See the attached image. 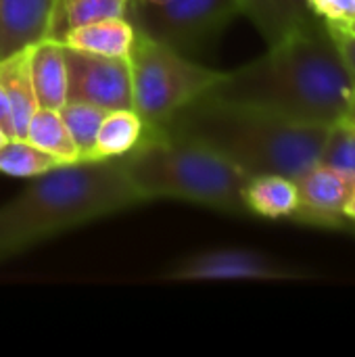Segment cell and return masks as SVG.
Instances as JSON below:
<instances>
[{
    "mask_svg": "<svg viewBox=\"0 0 355 357\" xmlns=\"http://www.w3.org/2000/svg\"><path fill=\"white\" fill-rule=\"evenodd\" d=\"M205 94L310 126H333L355 115L349 75L320 17L268 46L255 61L224 71Z\"/></svg>",
    "mask_w": 355,
    "mask_h": 357,
    "instance_id": "obj_1",
    "label": "cell"
},
{
    "mask_svg": "<svg viewBox=\"0 0 355 357\" xmlns=\"http://www.w3.org/2000/svg\"><path fill=\"white\" fill-rule=\"evenodd\" d=\"M331 126L299 123L264 109L203 94L155 130L205 144L249 178L278 174L299 180L318 163Z\"/></svg>",
    "mask_w": 355,
    "mask_h": 357,
    "instance_id": "obj_2",
    "label": "cell"
},
{
    "mask_svg": "<svg viewBox=\"0 0 355 357\" xmlns=\"http://www.w3.org/2000/svg\"><path fill=\"white\" fill-rule=\"evenodd\" d=\"M140 205L119 157L54 167L0 205V261Z\"/></svg>",
    "mask_w": 355,
    "mask_h": 357,
    "instance_id": "obj_3",
    "label": "cell"
},
{
    "mask_svg": "<svg viewBox=\"0 0 355 357\" xmlns=\"http://www.w3.org/2000/svg\"><path fill=\"white\" fill-rule=\"evenodd\" d=\"M119 161L130 186L144 203L172 199L230 215L249 213L245 205L249 176L205 144L144 132Z\"/></svg>",
    "mask_w": 355,
    "mask_h": 357,
    "instance_id": "obj_4",
    "label": "cell"
},
{
    "mask_svg": "<svg viewBox=\"0 0 355 357\" xmlns=\"http://www.w3.org/2000/svg\"><path fill=\"white\" fill-rule=\"evenodd\" d=\"M128 61L134 111L142 119L144 130H155L176 111L201 98L224 73L138 31L134 33Z\"/></svg>",
    "mask_w": 355,
    "mask_h": 357,
    "instance_id": "obj_5",
    "label": "cell"
},
{
    "mask_svg": "<svg viewBox=\"0 0 355 357\" xmlns=\"http://www.w3.org/2000/svg\"><path fill=\"white\" fill-rule=\"evenodd\" d=\"M239 15L236 0H130L126 19L138 33L195 59L216 44Z\"/></svg>",
    "mask_w": 355,
    "mask_h": 357,
    "instance_id": "obj_6",
    "label": "cell"
},
{
    "mask_svg": "<svg viewBox=\"0 0 355 357\" xmlns=\"http://www.w3.org/2000/svg\"><path fill=\"white\" fill-rule=\"evenodd\" d=\"M65 63L67 102H86L103 111L134 109L128 59L103 56L65 46Z\"/></svg>",
    "mask_w": 355,
    "mask_h": 357,
    "instance_id": "obj_7",
    "label": "cell"
},
{
    "mask_svg": "<svg viewBox=\"0 0 355 357\" xmlns=\"http://www.w3.org/2000/svg\"><path fill=\"white\" fill-rule=\"evenodd\" d=\"M301 274L251 249H213L180 261L167 278L172 280H285Z\"/></svg>",
    "mask_w": 355,
    "mask_h": 357,
    "instance_id": "obj_8",
    "label": "cell"
},
{
    "mask_svg": "<svg viewBox=\"0 0 355 357\" xmlns=\"http://www.w3.org/2000/svg\"><path fill=\"white\" fill-rule=\"evenodd\" d=\"M295 184L297 209L291 215L293 222L320 228H343L349 224L345 207L355 192L352 180L322 163H316L295 180Z\"/></svg>",
    "mask_w": 355,
    "mask_h": 357,
    "instance_id": "obj_9",
    "label": "cell"
},
{
    "mask_svg": "<svg viewBox=\"0 0 355 357\" xmlns=\"http://www.w3.org/2000/svg\"><path fill=\"white\" fill-rule=\"evenodd\" d=\"M59 0H0V61L52 38Z\"/></svg>",
    "mask_w": 355,
    "mask_h": 357,
    "instance_id": "obj_10",
    "label": "cell"
},
{
    "mask_svg": "<svg viewBox=\"0 0 355 357\" xmlns=\"http://www.w3.org/2000/svg\"><path fill=\"white\" fill-rule=\"evenodd\" d=\"M29 71L38 107L59 111L67 102L65 46L56 38H44L29 48Z\"/></svg>",
    "mask_w": 355,
    "mask_h": 357,
    "instance_id": "obj_11",
    "label": "cell"
},
{
    "mask_svg": "<svg viewBox=\"0 0 355 357\" xmlns=\"http://www.w3.org/2000/svg\"><path fill=\"white\" fill-rule=\"evenodd\" d=\"M245 15L268 46L280 42L310 19L318 17L305 0H236Z\"/></svg>",
    "mask_w": 355,
    "mask_h": 357,
    "instance_id": "obj_12",
    "label": "cell"
},
{
    "mask_svg": "<svg viewBox=\"0 0 355 357\" xmlns=\"http://www.w3.org/2000/svg\"><path fill=\"white\" fill-rule=\"evenodd\" d=\"M29 48L17 50L0 61V82L10 102L13 138H25L27 123L38 109L36 90L29 71Z\"/></svg>",
    "mask_w": 355,
    "mask_h": 357,
    "instance_id": "obj_13",
    "label": "cell"
},
{
    "mask_svg": "<svg viewBox=\"0 0 355 357\" xmlns=\"http://www.w3.org/2000/svg\"><path fill=\"white\" fill-rule=\"evenodd\" d=\"M134 33L136 31L128 19H105L69 29L61 38V42L69 48H77L84 52L128 59Z\"/></svg>",
    "mask_w": 355,
    "mask_h": 357,
    "instance_id": "obj_14",
    "label": "cell"
},
{
    "mask_svg": "<svg viewBox=\"0 0 355 357\" xmlns=\"http://www.w3.org/2000/svg\"><path fill=\"white\" fill-rule=\"evenodd\" d=\"M245 205L249 213L268 220H291L297 209L295 180L278 174L249 178L245 188Z\"/></svg>",
    "mask_w": 355,
    "mask_h": 357,
    "instance_id": "obj_15",
    "label": "cell"
},
{
    "mask_svg": "<svg viewBox=\"0 0 355 357\" xmlns=\"http://www.w3.org/2000/svg\"><path fill=\"white\" fill-rule=\"evenodd\" d=\"M144 134V123L134 109L107 111L94 142V159H115L128 155Z\"/></svg>",
    "mask_w": 355,
    "mask_h": 357,
    "instance_id": "obj_16",
    "label": "cell"
},
{
    "mask_svg": "<svg viewBox=\"0 0 355 357\" xmlns=\"http://www.w3.org/2000/svg\"><path fill=\"white\" fill-rule=\"evenodd\" d=\"M25 140H29L38 149L50 153L65 165L80 161L75 142H73L61 113L54 109H42V107L36 109V113L31 115V119L27 123Z\"/></svg>",
    "mask_w": 355,
    "mask_h": 357,
    "instance_id": "obj_17",
    "label": "cell"
},
{
    "mask_svg": "<svg viewBox=\"0 0 355 357\" xmlns=\"http://www.w3.org/2000/svg\"><path fill=\"white\" fill-rule=\"evenodd\" d=\"M130 0H59L54 33L61 40L69 29L105 19H126Z\"/></svg>",
    "mask_w": 355,
    "mask_h": 357,
    "instance_id": "obj_18",
    "label": "cell"
},
{
    "mask_svg": "<svg viewBox=\"0 0 355 357\" xmlns=\"http://www.w3.org/2000/svg\"><path fill=\"white\" fill-rule=\"evenodd\" d=\"M61 165L65 163L25 138H8L0 146V172L13 178H36Z\"/></svg>",
    "mask_w": 355,
    "mask_h": 357,
    "instance_id": "obj_19",
    "label": "cell"
},
{
    "mask_svg": "<svg viewBox=\"0 0 355 357\" xmlns=\"http://www.w3.org/2000/svg\"><path fill=\"white\" fill-rule=\"evenodd\" d=\"M80 155V161H94V142L107 111L86 102H65L59 109Z\"/></svg>",
    "mask_w": 355,
    "mask_h": 357,
    "instance_id": "obj_20",
    "label": "cell"
},
{
    "mask_svg": "<svg viewBox=\"0 0 355 357\" xmlns=\"http://www.w3.org/2000/svg\"><path fill=\"white\" fill-rule=\"evenodd\" d=\"M318 163L339 172L355 184V130L349 123V117L328 128Z\"/></svg>",
    "mask_w": 355,
    "mask_h": 357,
    "instance_id": "obj_21",
    "label": "cell"
},
{
    "mask_svg": "<svg viewBox=\"0 0 355 357\" xmlns=\"http://www.w3.org/2000/svg\"><path fill=\"white\" fill-rule=\"evenodd\" d=\"M333 42L337 46V52L341 56V63L349 75L352 90H354L355 102V25H343V23H326Z\"/></svg>",
    "mask_w": 355,
    "mask_h": 357,
    "instance_id": "obj_22",
    "label": "cell"
},
{
    "mask_svg": "<svg viewBox=\"0 0 355 357\" xmlns=\"http://www.w3.org/2000/svg\"><path fill=\"white\" fill-rule=\"evenodd\" d=\"M305 4L326 23L355 25V0H305Z\"/></svg>",
    "mask_w": 355,
    "mask_h": 357,
    "instance_id": "obj_23",
    "label": "cell"
},
{
    "mask_svg": "<svg viewBox=\"0 0 355 357\" xmlns=\"http://www.w3.org/2000/svg\"><path fill=\"white\" fill-rule=\"evenodd\" d=\"M0 128L13 138V126H10V102L6 96V90L0 82Z\"/></svg>",
    "mask_w": 355,
    "mask_h": 357,
    "instance_id": "obj_24",
    "label": "cell"
},
{
    "mask_svg": "<svg viewBox=\"0 0 355 357\" xmlns=\"http://www.w3.org/2000/svg\"><path fill=\"white\" fill-rule=\"evenodd\" d=\"M345 215H347V220L355 224V192L354 197L349 199V203H347V207H345Z\"/></svg>",
    "mask_w": 355,
    "mask_h": 357,
    "instance_id": "obj_25",
    "label": "cell"
},
{
    "mask_svg": "<svg viewBox=\"0 0 355 357\" xmlns=\"http://www.w3.org/2000/svg\"><path fill=\"white\" fill-rule=\"evenodd\" d=\"M8 138H10V136H8V134H6V132H4V130L0 128V146H2V144H4V142L8 140Z\"/></svg>",
    "mask_w": 355,
    "mask_h": 357,
    "instance_id": "obj_26",
    "label": "cell"
},
{
    "mask_svg": "<svg viewBox=\"0 0 355 357\" xmlns=\"http://www.w3.org/2000/svg\"><path fill=\"white\" fill-rule=\"evenodd\" d=\"M144 2H153V4H161V2H167V0H144Z\"/></svg>",
    "mask_w": 355,
    "mask_h": 357,
    "instance_id": "obj_27",
    "label": "cell"
},
{
    "mask_svg": "<svg viewBox=\"0 0 355 357\" xmlns=\"http://www.w3.org/2000/svg\"><path fill=\"white\" fill-rule=\"evenodd\" d=\"M349 123H352V128L355 130V115H354V117H349Z\"/></svg>",
    "mask_w": 355,
    "mask_h": 357,
    "instance_id": "obj_28",
    "label": "cell"
}]
</instances>
